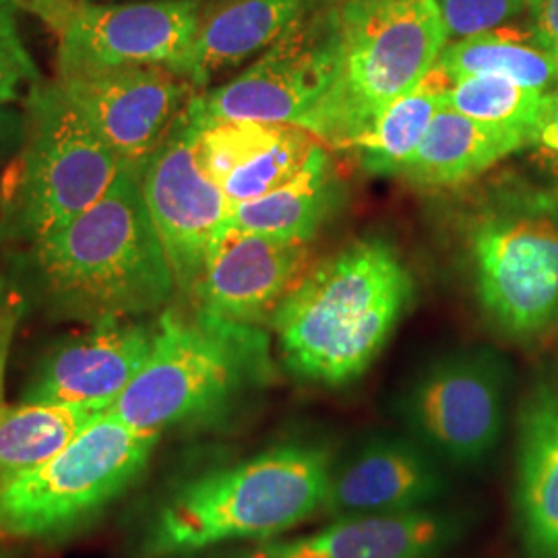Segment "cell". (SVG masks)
Masks as SVG:
<instances>
[{"mask_svg":"<svg viewBox=\"0 0 558 558\" xmlns=\"http://www.w3.org/2000/svg\"><path fill=\"white\" fill-rule=\"evenodd\" d=\"M154 325L104 319L52 345L34 366L21 401L83 405L106 412L149 356Z\"/></svg>","mask_w":558,"mask_h":558,"instance_id":"9a60e30c","label":"cell"},{"mask_svg":"<svg viewBox=\"0 0 558 558\" xmlns=\"http://www.w3.org/2000/svg\"><path fill=\"white\" fill-rule=\"evenodd\" d=\"M57 83L104 145L135 174L197 94L166 66L87 71Z\"/></svg>","mask_w":558,"mask_h":558,"instance_id":"4fadbf2b","label":"cell"},{"mask_svg":"<svg viewBox=\"0 0 558 558\" xmlns=\"http://www.w3.org/2000/svg\"><path fill=\"white\" fill-rule=\"evenodd\" d=\"M449 482L426 445L410 437H375L333 459L320 513L329 519L396 515L433 509Z\"/></svg>","mask_w":558,"mask_h":558,"instance_id":"2e32d148","label":"cell"},{"mask_svg":"<svg viewBox=\"0 0 558 558\" xmlns=\"http://www.w3.org/2000/svg\"><path fill=\"white\" fill-rule=\"evenodd\" d=\"M27 311V300L23 299L13 306V311L7 315V319L0 325V410L4 405V379H7V364H9V354H11V345L17 333L21 319Z\"/></svg>","mask_w":558,"mask_h":558,"instance_id":"1f68e13d","label":"cell"},{"mask_svg":"<svg viewBox=\"0 0 558 558\" xmlns=\"http://www.w3.org/2000/svg\"><path fill=\"white\" fill-rule=\"evenodd\" d=\"M20 0H0V104H17L40 85L17 23Z\"/></svg>","mask_w":558,"mask_h":558,"instance_id":"4316f807","label":"cell"},{"mask_svg":"<svg viewBox=\"0 0 558 558\" xmlns=\"http://www.w3.org/2000/svg\"><path fill=\"white\" fill-rule=\"evenodd\" d=\"M459 220L463 257L488 323L519 343L558 327V203L521 182L486 189Z\"/></svg>","mask_w":558,"mask_h":558,"instance_id":"5b68a950","label":"cell"},{"mask_svg":"<svg viewBox=\"0 0 558 558\" xmlns=\"http://www.w3.org/2000/svg\"><path fill=\"white\" fill-rule=\"evenodd\" d=\"M0 558H9L7 555H0Z\"/></svg>","mask_w":558,"mask_h":558,"instance_id":"836d02e7","label":"cell"},{"mask_svg":"<svg viewBox=\"0 0 558 558\" xmlns=\"http://www.w3.org/2000/svg\"><path fill=\"white\" fill-rule=\"evenodd\" d=\"M336 0H218L207 2L199 29L170 69L203 92L223 73L257 59L269 46Z\"/></svg>","mask_w":558,"mask_h":558,"instance_id":"d6986e66","label":"cell"},{"mask_svg":"<svg viewBox=\"0 0 558 558\" xmlns=\"http://www.w3.org/2000/svg\"><path fill=\"white\" fill-rule=\"evenodd\" d=\"M345 199L343 180L320 143L302 172L259 199L230 209L223 228L313 242Z\"/></svg>","mask_w":558,"mask_h":558,"instance_id":"7402d4cb","label":"cell"},{"mask_svg":"<svg viewBox=\"0 0 558 558\" xmlns=\"http://www.w3.org/2000/svg\"><path fill=\"white\" fill-rule=\"evenodd\" d=\"M447 89L449 83L430 71L416 89L391 101L350 147L356 151L360 166L371 174L398 177L435 117L449 108Z\"/></svg>","mask_w":558,"mask_h":558,"instance_id":"d4e9b609","label":"cell"},{"mask_svg":"<svg viewBox=\"0 0 558 558\" xmlns=\"http://www.w3.org/2000/svg\"><path fill=\"white\" fill-rule=\"evenodd\" d=\"M23 299L25 296L15 288V283L0 271V325H2V320L7 319V315L13 311V306Z\"/></svg>","mask_w":558,"mask_h":558,"instance_id":"d6a6232c","label":"cell"},{"mask_svg":"<svg viewBox=\"0 0 558 558\" xmlns=\"http://www.w3.org/2000/svg\"><path fill=\"white\" fill-rule=\"evenodd\" d=\"M447 41L437 0H339L338 73L299 126L350 149L391 101L428 77Z\"/></svg>","mask_w":558,"mask_h":558,"instance_id":"8992f818","label":"cell"},{"mask_svg":"<svg viewBox=\"0 0 558 558\" xmlns=\"http://www.w3.org/2000/svg\"><path fill=\"white\" fill-rule=\"evenodd\" d=\"M515 513L527 558H558V385L550 380L519 405Z\"/></svg>","mask_w":558,"mask_h":558,"instance_id":"ffe728a7","label":"cell"},{"mask_svg":"<svg viewBox=\"0 0 558 558\" xmlns=\"http://www.w3.org/2000/svg\"><path fill=\"white\" fill-rule=\"evenodd\" d=\"M542 92L499 75H470L449 83V108L470 119L532 135L544 101Z\"/></svg>","mask_w":558,"mask_h":558,"instance_id":"484cf974","label":"cell"},{"mask_svg":"<svg viewBox=\"0 0 558 558\" xmlns=\"http://www.w3.org/2000/svg\"><path fill=\"white\" fill-rule=\"evenodd\" d=\"M195 145L203 170L236 207L294 179L320 143L296 124L211 122L195 126Z\"/></svg>","mask_w":558,"mask_h":558,"instance_id":"e0dca14e","label":"cell"},{"mask_svg":"<svg viewBox=\"0 0 558 558\" xmlns=\"http://www.w3.org/2000/svg\"><path fill=\"white\" fill-rule=\"evenodd\" d=\"M276 379L265 327L163 308L149 356L108 412L149 435L230 424Z\"/></svg>","mask_w":558,"mask_h":558,"instance_id":"3957f363","label":"cell"},{"mask_svg":"<svg viewBox=\"0 0 558 558\" xmlns=\"http://www.w3.org/2000/svg\"><path fill=\"white\" fill-rule=\"evenodd\" d=\"M160 439L101 412L54 458L0 490V534L40 542L80 534L137 484Z\"/></svg>","mask_w":558,"mask_h":558,"instance_id":"ba28073f","label":"cell"},{"mask_svg":"<svg viewBox=\"0 0 558 558\" xmlns=\"http://www.w3.org/2000/svg\"><path fill=\"white\" fill-rule=\"evenodd\" d=\"M101 414L83 405L34 403L0 410V490L54 458Z\"/></svg>","mask_w":558,"mask_h":558,"instance_id":"cb8c5ba5","label":"cell"},{"mask_svg":"<svg viewBox=\"0 0 558 558\" xmlns=\"http://www.w3.org/2000/svg\"><path fill=\"white\" fill-rule=\"evenodd\" d=\"M525 147L527 135L521 131L442 108L396 179L422 191L461 189Z\"/></svg>","mask_w":558,"mask_h":558,"instance_id":"44dd1931","label":"cell"},{"mask_svg":"<svg viewBox=\"0 0 558 558\" xmlns=\"http://www.w3.org/2000/svg\"><path fill=\"white\" fill-rule=\"evenodd\" d=\"M525 149L534 154V160L558 193V87L544 96L536 126Z\"/></svg>","mask_w":558,"mask_h":558,"instance_id":"f1b7e54d","label":"cell"},{"mask_svg":"<svg viewBox=\"0 0 558 558\" xmlns=\"http://www.w3.org/2000/svg\"><path fill=\"white\" fill-rule=\"evenodd\" d=\"M25 253L32 292L60 319H137L177 294L140 177L126 168L98 203Z\"/></svg>","mask_w":558,"mask_h":558,"instance_id":"6da1fadb","label":"cell"},{"mask_svg":"<svg viewBox=\"0 0 558 558\" xmlns=\"http://www.w3.org/2000/svg\"><path fill=\"white\" fill-rule=\"evenodd\" d=\"M525 17L539 40L555 54L558 48V0H530Z\"/></svg>","mask_w":558,"mask_h":558,"instance_id":"4dcf8cb0","label":"cell"},{"mask_svg":"<svg viewBox=\"0 0 558 558\" xmlns=\"http://www.w3.org/2000/svg\"><path fill=\"white\" fill-rule=\"evenodd\" d=\"M507 398V360L493 348H463L420 371L399 399V414L440 461L476 468L499 447Z\"/></svg>","mask_w":558,"mask_h":558,"instance_id":"9c48e42d","label":"cell"},{"mask_svg":"<svg viewBox=\"0 0 558 558\" xmlns=\"http://www.w3.org/2000/svg\"><path fill=\"white\" fill-rule=\"evenodd\" d=\"M311 267V242L221 228L186 300L207 315L265 327Z\"/></svg>","mask_w":558,"mask_h":558,"instance_id":"5bb4252c","label":"cell"},{"mask_svg":"<svg viewBox=\"0 0 558 558\" xmlns=\"http://www.w3.org/2000/svg\"><path fill=\"white\" fill-rule=\"evenodd\" d=\"M459 525L435 509L338 518L317 532L263 539L226 558H439L458 539Z\"/></svg>","mask_w":558,"mask_h":558,"instance_id":"ac0fdd59","label":"cell"},{"mask_svg":"<svg viewBox=\"0 0 558 558\" xmlns=\"http://www.w3.org/2000/svg\"><path fill=\"white\" fill-rule=\"evenodd\" d=\"M27 117L13 104H0V160L15 158L25 143Z\"/></svg>","mask_w":558,"mask_h":558,"instance_id":"f546056e","label":"cell"},{"mask_svg":"<svg viewBox=\"0 0 558 558\" xmlns=\"http://www.w3.org/2000/svg\"><path fill=\"white\" fill-rule=\"evenodd\" d=\"M25 117V143L0 191V239L27 251L98 203L124 166L59 83H40Z\"/></svg>","mask_w":558,"mask_h":558,"instance_id":"52a82bcc","label":"cell"},{"mask_svg":"<svg viewBox=\"0 0 558 558\" xmlns=\"http://www.w3.org/2000/svg\"><path fill=\"white\" fill-rule=\"evenodd\" d=\"M137 177L177 292L189 300L232 205L201 166L195 126L186 112L141 166Z\"/></svg>","mask_w":558,"mask_h":558,"instance_id":"7c38bea8","label":"cell"},{"mask_svg":"<svg viewBox=\"0 0 558 558\" xmlns=\"http://www.w3.org/2000/svg\"><path fill=\"white\" fill-rule=\"evenodd\" d=\"M207 0H41L59 34V77L119 66L172 69L199 29Z\"/></svg>","mask_w":558,"mask_h":558,"instance_id":"8fae6325","label":"cell"},{"mask_svg":"<svg viewBox=\"0 0 558 558\" xmlns=\"http://www.w3.org/2000/svg\"><path fill=\"white\" fill-rule=\"evenodd\" d=\"M333 453L313 440L184 480L147 519L137 558H182L230 542L278 538L319 515Z\"/></svg>","mask_w":558,"mask_h":558,"instance_id":"277c9868","label":"cell"},{"mask_svg":"<svg viewBox=\"0 0 558 558\" xmlns=\"http://www.w3.org/2000/svg\"><path fill=\"white\" fill-rule=\"evenodd\" d=\"M339 0L288 29L236 77L197 92L186 117L195 124H296L331 87L338 73Z\"/></svg>","mask_w":558,"mask_h":558,"instance_id":"30bf717a","label":"cell"},{"mask_svg":"<svg viewBox=\"0 0 558 558\" xmlns=\"http://www.w3.org/2000/svg\"><path fill=\"white\" fill-rule=\"evenodd\" d=\"M414 299V279L379 239L343 246L308 267L279 304L271 329L286 371L338 389L368 373Z\"/></svg>","mask_w":558,"mask_h":558,"instance_id":"7a4b0ae2","label":"cell"},{"mask_svg":"<svg viewBox=\"0 0 558 558\" xmlns=\"http://www.w3.org/2000/svg\"><path fill=\"white\" fill-rule=\"evenodd\" d=\"M433 73L451 81L499 75L542 94L558 87V62L530 23L513 21L470 38L447 41Z\"/></svg>","mask_w":558,"mask_h":558,"instance_id":"603a6c76","label":"cell"},{"mask_svg":"<svg viewBox=\"0 0 558 558\" xmlns=\"http://www.w3.org/2000/svg\"><path fill=\"white\" fill-rule=\"evenodd\" d=\"M530 0H437L449 41L470 38L525 15Z\"/></svg>","mask_w":558,"mask_h":558,"instance_id":"83f0119b","label":"cell"}]
</instances>
